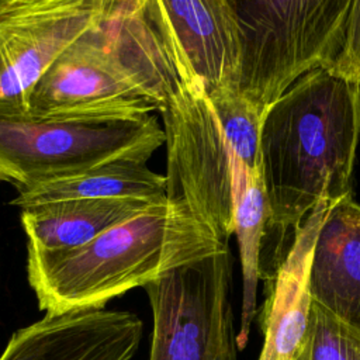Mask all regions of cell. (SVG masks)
<instances>
[{"label": "cell", "mask_w": 360, "mask_h": 360, "mask_svg": "<svg viewBox=\"0 0 360 360\" xmlns=\"http://www.w3.org/2000/svg\"><path fill=\"white\" fill-rule=\"evenodd\" d=\"M360 138V89L319 68L297 80L263 115L260 170L267 225L294 232L321 202L350 194Z\"/></svg>", "instance_id": "6da1fadb"}, {"label": "cell", "mask_w": 360, "mask_h": 360, "mask_svg": "<svg viewBox=\"0 0 360 360\" xmlns=\"http://www.w3.org/2000/svg\"><path fill=\"white\" fill-rule=\"evenodd\" d=\"M228 249L191 212L162 201L91 242L63 250L27 243V278L49 314L104 308L174 267Z\"/></svg>", "instance_id": "7a4b0ae2"}, {"label": "cell", "mask_w": 360, "mask_h": 360, "mask_svg": "<svg viewBox=\"0 0 360 360\" xmlns=\"http://www.w3.org/2000/svg\"><path fill=\"white\" fill-rule=\"evenodd\" d=\"M240 35L235 91L260 112L304 75L330 69L350 0H232Z\"/></svg>", "instance_id": "3957f363"}, {"label": "cell", "mask_w": 360, "mask_h": 360, "mask_svg": "<svg viewBox=\"0 0 360 360\" xmlns=\"http://www.w3.org/2000/svg\"><path fill=\"white\" fill-rule=\"evenodd\" d=\"M165 145L153 114L38 117L0 114V183L14 188L121 158L146 160Z\"/></svg>", "instance_id": "277c9868"}, {"label": "cell", "mask_w": 360, "mask_h": 360, "mask_svg": "<svg viewBox=\"0 0 360 360\" xmlns=\"http://www.w3.org/2000/svg\"><path fill=\"white\" fill-rule=\"evenodd\" d=\"M166 198L187 208L224 243L235 233L236 160L204 87L183 77L160 108Z\"/></svg>", "instance_id": "5b68a950"}, {"label": "cell", "mask_w": 360, "mask_h": 360, "mask_svg": "<svg viewBox=\"0 0 360 360\" xmlns=\"http://www.w3.org/2000/svg\"><path fill=\"white\" fill-rule=\"evenodd\" d=\"M229 248L148 283L153 328L148 360H238Z\"/></svg>", "instance_id": "8992f818"}, {"label": "cell", "mask_w": 360, "mask_h": 360, "mask_svg": "<svg viewBox=\"0 0 360 360\" xmlns=\"http://www.w3.org/2000/svg\"><path fill=\"white\" fill-rule=\"evenodd\" d=\"M100 17L37 80L28 114L83 118L135 117L160 111V103L108 41L100 27Z\"/></svg>", "instance_id": "52a82bcc"}, {"label": "cell", "mask_w": 360, "mask_h": 360, "mask_svg": "<svg viewBox=\"0 0 360 360\" xmlns=\"http://www.w3.org/2000/svg\"><path fill=\"white\" fill-rule=\"evenodd\" d=\"M104 0H6L0 7V114H25L37 80L101 15Z\"/></svg>", "instance_id": "ba28073f"}, {"label": "cell", "mask_w": 360, "mask_h": 360, "mask_svg": "<svg viewBox=\"0 0 360 360\" xmlns=\"http://www.w3.org/2000/svg\"><path fill=\"white\" fill-rule=\"evenodd\" d=\"M148 14L181 77L205 93L236 87L240 35L232 0H146Z\"/></svg>", "instance_id": "9c48e42d"}, {"label": "cell", "mask_w": 360, "mask_h": 360, "mask_svg": "<svg viewBox=\"0 0 360 360\" xmlns=\"http://www.w3.org/2000/svg\"><path fill=\"white\" fill-rule=\"evenodd\" d=\"M142 332V319L129 311L46 312L11 335L0 360H132Z\"/></svg>", "instance_id": "30bf717a"}, {"label": "cell", "mask_w": 360, "mask_h": 360, "mask_svg": "<svg viewBox=\"0 0 360 360\" xmlns=\"http://www.w3.org/2000/svg\"><path fill=\"white\" fill-rule=\"evenodd\" d=\"M332 204H318L294 232L291 248L276 273L264 319L259 360H300L309 329V270L315 240Z\"/></svg>", "instance_id": "8fae6325"}, {"label": "cell", "mask_w": 360, "mask_h": 360, "mask_svg": "<svg viewBox=\"0 0 360 360\" xmlns=\"http://www.w3.org/2000/svg\"><path fill=\"white\" fill-rule=\"evenodd\" d=\"M312 301L360 329V205L332 204L318 232L309 270Z\"/></svg>", "instance_id": "7c38bea8"}, {"label": "cell", "mask_w": 360, "mask_h": 360, "mask_svg": "<svg viewBox=\"0 0 360 360\" xmlns=\"http://www.w3.org/2000/svg\"><path fill=\"white\" fill-rule=\"evenodd\" d=\"M10 201L21 210L39 204L68 200L139 198L165 201L166 179L148 167L146 160L121 158L79 172L15 187Z\"/></svg>", "instance_id": "4fadbf2b"}, {"label": "cell", "mask_w": 360, "mask_h": 360, "mask_svg": "<svg viewBox=\"0 0 360 360\" xmlns=\"http://www.w3.org/2000/svg\"><path fill=\"white\" fill-rule=\"evenodd\" d=\"M153 204L139 198L56 201L22 208L20 221L27 243L48 250L75 249Z\"/></svg>", "instance_id": "5bb4252c"}, {"label": "cell", "mask_w": 360, "mask_h": 360, "mask_svg": "<svg viewBox=\"0 0 360 360\" xmlns=\"http://www.w3.org/2000/svg\"><path fill=\"white\" fill-rule=\"evenodd\" d=\"M235 233L242 264V314L238 332L239 350L249 339L250 325L256 315L257 283L262 276L260 249L269 221V207L262 170L248 172L235 158Z\"/></svg>", "instance_id": "9a60e30c"}, {"label": "cell", "mask_w": 360, "mask_h": 360, "mask_svg": "<svg viewBox=\"0 0 360 360\" xmlns=\"http://www.w3.org/2000/svg\"><path fill=\"white\" fill-rule=\"evenodd\" d=\"M233 156L248 172L260 170V132L263 112L232 89L207 94Z\"/></svg>", "instance_id": "2e32d148"}, {"label": "cell", "mask_w": 360, "mask_h": 360, "mask_svg": "<svg viewBox=\"0 0 360 360\" xmlns=\"http://www.w3.org/2000/svg\"><path fill=\"white\" fill-rule=\"evenodd\" d=\"M349 330L350 325L312 301L305 360H349Z\"/></svg>", "instance_id": "e0dca14e"}, {"label": "cell", "mask_w": 360, "mask_h": 360, "mask_svg": "<svg viewBox=\"0 0 360 360\" xmlns=\"http://www.w3.org/2000/svg\"><path fill=\"white\" fill-rule=\"evenodd\" d=\"M330 70L360 89V0H350L345 41Z\"/></svg>", "instance_id": "ac0fdd59"}, {"label": "cell", "mask_w": 360, "mask_h": 360, "mask_svg": "<svg viewBox=\"0 0 360 360\" xmlns=\"http://www.w3.org/2000/svg\"><path fill=\"white\" fill-rule=\"evenodd\" d=\"M349 360H360V329L354 326L349 330Z\"/></svg>", "instance_id": "d6986e66"}, {"label": "cell", "mask_w": 360, "mask_h": 360, "mask_svg": "<svg viewBox=\"0 0 360 360\" xmlns=\"http://www.w3.org/2000/svg\"><path fill=\"white\" fill-rule=\"evenodd\" d=\"M300 360H305V354H304V353H302V356L300 357Z\"/></svg>", "instance_id": "ffe728a7"}, {"label": "cell", "mask_w": 360, "mask_h": 360, "mask_svg": "<svg viewBox=\"0 0 360 360\" xmlns=\"http://www.w3.org/2000/svg\"><path fill=\"white\" fill-rule=\"evenodd\" d=\"M4 1H6V0H0V7L4 4Z\"/></svg>", "instance_id": "44dd1931"}]
</instances>
